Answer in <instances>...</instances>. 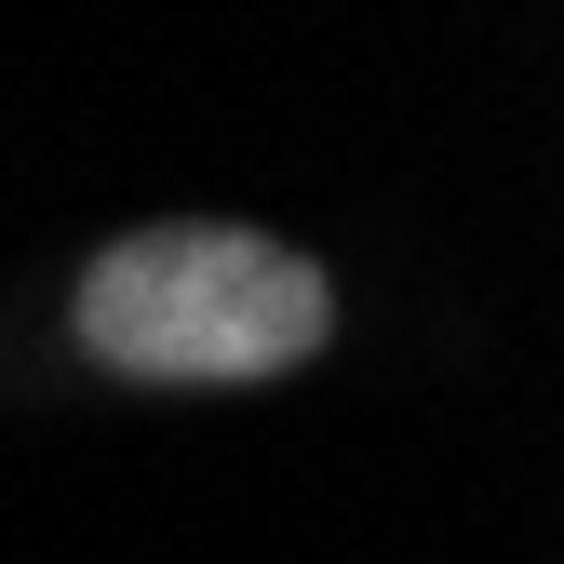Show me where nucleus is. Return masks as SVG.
Masks as SVG:
<instances>
[{
    "label": "nucleus",
    "instance_id": "nucleus-1",
    "mask_svg": "<svg viewBox=\"0 0 564 564\" xmlns=\"http://www.w3.org/2000/svg\"><path fill=\"white\" fill-rule=\"evenodd\" d=\"M67 349L121 390H269L336 349V269L256 216H134L67 282Z\"/></svg>",
    "mask_w": 564,
    "mask_h": 564
}]
</instances>
